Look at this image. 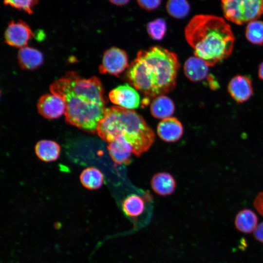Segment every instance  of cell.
Instances as JSON below:
<instances>
[{
    "instance_id": "cell-18",
    "label": "cell",
    "mask_w": 263,
    "mask_h": 263,
    "mask_svg": "<svg viewBox=\"0 0 263 263\" xmlns=\"http://www.w3.org/2000/svg\"><path fill=\"white\" fill-rule=\"evenodd\" d=\"M35 151L38 157L44 162H51L59 157L60 147L56 142L50 140L38 141L35 146Z\"/></svg>"
},
{
    "instance_id": "cell-8",
    "label": "cell",
    "mask_w": 263,
    "mask_h": 263,
    "mask_svg": "<svg viewBox=\"0 0 263 263\" xmlns=\"http://www.w3.org/2000/svg\"><path fill=\"white\" fill-rule=\"evenodd\" d=\"M111 101L117 106L128 110L137 108L140 104V97L137 91L126 83L118 86L109 93Z\"/></svg>"
},
{
    "instance_id": "cell-24",
    "label": "cell",
    "mask_w": 263,
    "mask_h": 263,
    "mask_svg": "<svg viewBox=\"0 0 263 263\" xmlns=\"http://www.w3.org/2000/svg\"><path fill=\"white\" fill-rule=\"evenodd\" d=\"M5 5L22 10L29 14L33 13L34 6L38 3L37 0H3Z\"/></svg>"
},
{
    "instance_id": "cell-25",
    "label": "cell",
    "mask_w": 263,
    "mask_h": 263,
    "mask_svg": "<svg viewBox=\"0 0 263 263\" xmlns=\"http://www.w3.org/2000/svg\"><path fill=\"white\" fill-rule=\"evenodd\" d=\"M136 1L142 9L148 11L157 9L162 2V0H136Z\"/></svg>"
},
{
    "instance_id": "cell-11",
    "label": "cell",
    "mask_w": 263,
    "mask_h": 263,
    "mask_svg": "<svg viewBox=\"0 0 263 263\" xmlns=\"http://www.w3.org/2000/svg\"><path fill=\"white\" fill-rule=\"evenodd\" d=\"M157 132L159 136L167 142H173L179 140L183 132L181 122L175 117L163 119L157 126Z\"/></svg>"
},
{
    "instance_id": "cell-14",
    "label": "cell",
    "mask_w": 263,
    "mask_h": 263,
    "mask_svg": "<svg viewBox=\"0 0 263 263\" xmlns=\"http://www.w3.org/2000/svg\"><path fill=\"white\" fill-rule=\"evenodd\" d=\"M18 58L22 69L30 70L40 66L43 60V55L40 51L26 46L20 48Z\"/></svg>"
},
{
    "instance_id": "cell-2",
    "label": "cell",
    "mask_w": 263,
    "mask_h": 263,
    "mask_svg": "<svg viewBox=\"0 0 263 263\" xmlns=\"http://www.w3.org/2000/svg\"><path fill=\"white\" fill-rule=\"evenodd\" d=\"M179 68L175 53L154 46L138 52L126 75L131 84L149 99L164 95L174 88Z\"/></svg>"
},
{
    "instance_id": "cell-26",
    "label": "cell",
    "mask_w": 263,
    "mask_h": 263,
    "mask_svg": "<svg viewBox=\"0 0 263 263\" xmlns=\"http://www.w3.org/2000/svg\"><path fill=\"white\" fill-rule=\"evenodd\" d=\"M253 205L257 211L263 217V192L258 194L254 199Z\"/></svg>"
},
{
    "instance_id": "cell-20",
    "label": "cell",
    "mask_w": 263,
    "mask_h": 263,
    "mask_svg": "<svg viewBox=\"0 0 263 263\" xmlns=\"http://www.w3.org/2000/svg\"><path fill=\"white\" fill-rule=\"evenodd\" d=\"M80 180L85 188L90 189H95L102 185L104 176L99 169L90 167L83 170L80 174Z\"/></svg>"
},
{
    "instance_id": "cell-27",
    "label": "cell",
    "mask_w": 263,
    "mask_h": 263,
    "mask_svg": "<svg viewBox=\"0 0 263 263\" xmlns=\"http://www.w3.org/2000/svg\"><path fill=\"white\" fill-rule=\"evenodd\" d=\"M207 83L209 88L212 90H216L219 88V84L215 77L211 74H209L207 77Z\"/></svg>"
},
{
    "instance_id": "cell-30",
    "label": "cell",
    "mask_w": 263,
    "mask_h": 263,
    "mask_svg": "<svg viewBox=\"0 0 263 263\" xmlns=\"http://www.w3.org/2000/svg\"><path fill=\"white\" fill-rule=\"evenodd\" d=\"M258 76L263 80V61L259 65L258 67Z\"/></svg>"
},
{
    "instance_id": "cell-3",
    "label": "cell",
    "mask_w": 263,
    "mask_h": 263,
    "mask_svg": "<svg viewBox=\"0 0 263 263\" xmlns=\"http://www.w3.org/2000/svg\"><path fill=\"white\" fill-rule=\"evenodd\" d=\"M185 37L195 56L213 66L232 54L235 37L223 18L211 15H196L185 29Z\"/></svg>"
},
{
    "instance_id": "cell-4",
    "label": "cell",
    "mask_w": 263,
    "mask_h": 263,
    "mask_svg": "<svg viewBox=\"0 0 263 263\" xmlns=\"http://www.w3.org/2000/svg\"><path fill=\"white\" fill-rule=\"evenodd\" d=\"M96 132L109 143L123 136L131 145L133 153L137 156L148 150L155 139L152 130L141 115L133 110L117 106L106 108Z\"/></svg>"
},
{
    "instance_id": "cell-17",
    "label": "cell",
    "mask_w": 263,
    "mask_h": 263,
    "mask_svg": "<svg viewBox=\"0 0 263 263\" xmlns=\"http://www.w3.org/2000/svg\"><path fill=\"white\" fill-rule=\"evenodd\" d=\"M122 209L126 216L136 221L145 211V201L138 195H129L123 201Z\"/></svg>"
},
{
    "instance_id": "cell-31",
    "label": "cell",
    "mask_w": 263,
    "mask_h": 263,
    "mask_svg": "<svg viewBox=\"0 0 263 263\" xmlns=\"http://www.w3.org/2000/svg\"></svg>"
},
{
    "instance_id": "cell-29",
    "label": "cell",
    "mask_w": 263,
    "mask_h": 263,
    "mask_svg": "<svg viewBox=\"0 0 263 263\" xmlns=\"http://www.w3.org/2000/svg\"><path fill=\"white\" fill-rule=\"evenodd\" d=\"M112 4L122 6L126 5L129 3L130 0H109Z\"/></svg>"
},
{
    "instance_id": "cell-7",
    "label": "cell",
    "mask_w": 263,
    "mask_h": 263,
    "mask_svg": "<svg viewBox=\"0 0 263 263\" xmlns=\"http://www.w3.org/2000/svg\"><path fill=\"white\" fill-rule=\"evenodd\" d=\"M33 36L29 25L20 20L9 22L4 33L5 41L8 45L20 48L25 47Z\"/></svg>"
},
{
    "instance_id": "cell-21",
    "label": "cell",
    "mask_w": 263,
    "mask_h": 263,
    "mask_svg": "<svg viewBox=\"0 0 263 263\" xmlns=\"http://www.w3.org/2000/svg\"><path fill=\"white\" fill-rule=\"evenodd\" d=\"M166 8L169 15L177 19L186 18L190 10V5L187 0H168Z\"/></svg>"
},
{
    "instance_id": "cell-1",
    "label": "cell",
    "mask_w": 263,
    "mask_h": 263,
    "mask_svg": "<svg viewBox=\"0 0 263 263\" xmlns=\"http://www.w3.org/2000/svg\"><path fill=\"white\" fill-rule=\"evenodd\" d=\"M50 90L64 101L68 123L86 132H96L106 109L103 87L98 77L84 78L75 72H68L52 83Z\"/></svg>"
},
{
    "instance_id": "cell-16",
    "label": "cell",
    "mask_w": 263,
    "mask_h": 263,
    "mask_svg": "<svg viewBox=\"0 0 263 263\" xmlns=\"http://www.w3.org/2000/svg\"><path fill=\"white\" fill-rule=\"evenodd\" d=\"M151 185L154 191L162 196L171 194L176 187V182L173 176L165 172L155 174L152 177Z\"/></svg>"
},
{
    "instance_id": "cell-5",
    "label": "cell",
    "mask_w": 263,
    "mask_h": 263,
    "mask_svg": "<svg viewBox=\"0 0 263 263\" xmlns=\"http://www.w3.org/2000/svg\"><path fill=\"white\" fill-rule=\"evenodd\" d=\"M221 5L225 18L238 25L257 20L263 14V0H221Z\"/></svg>"
},
{
    "instance_id": "cell-22",
    "label": "cell",
    "mask_w": 263,
    "mask_h": 263,
    "mask_svg": "<svg viewBox=\"0 0 263 263\" xmlns=\"http://www.w3.org/2000/svg\"><path fill=\"white\" fill-rule=\"evenodd\" d=\"M245 37L255 45L263 44V21L255 20L248 22L245 29Z\"/></svg>"
},
{
    "instance_id": "cell-6",
    "label": "cell",
    "mask_w": 263,
    "mask_h": 263,
    "mask_svg": "<svg viewBox=\"0 0 263 263\" xmlns=\"http://www.w3.org/2000/svg\"><path fill=\"white\" fill-rule=\"evenodd\" d=\"M128 66L126 53L122 49L113 47L104 52L102 63L99 66V71L102 74L117 76Z\"/></svg>"
},
{
    "instance_id": "cell-13",
    "label": "cell",
    "mask_w": 263,
    "mask_h": 263,
    "mask_svg": "<svg viewBox=\"0 0 263 263\" xmlns=\"http://www.w3.org/2000/svg\"><path fill=\"white\" fill-rule=\"evenodd\" d=\"M184 72L190 81L199 82L208 75V66L200 58L196 56H191L185 62Z\"/></svg>"
},
{
    "instance_id": "cell-9",
    "label": "cell",
    "mask_w": 263,
    "mask_h": 263,
    "mask_svg": "<svg viewBox=\"0 0 263 263\" xmlns=\"http://www.w3.org/2000/svg\"><path fill=\"white\" fill-rule=\"evenodd\" d=\"M227 91L237 103L244 102L249 99L253 94L251 79L246 75H235L228 84Z\"/></svg>"
},
{
    "instance_id": "cell-12",
    "label": "cell",
    "mask_w": 263,
    "mask_h": 263,
    "mask_svg": "<svg viewBox=\"0 0 263 263\" xmlns=\"http://www.w3.org/2000/svg\"><path fill=\"white\" fill-rule=\"evenodd\" d=\"M110 155L118 164H128L131 162L133 150L130 143L123 136H120L109 143L108 146Z\"/></svg>"
},
{
    "instance_id": "cell-23",
    "label": "cell",
    "mask_w": 263,
    "mask_h": 263,
    "mask_svg": "<svg viewBox=\"0 0 263 263\" xmlns=\"http://www.w3.org/2000/svg\"><path fill=\"white\" fill-rule=\"evenodd\" d=\"M167 30L166 21L162 18L150 21L147 25V30L149 35L155 40H162L166 33Z\"/></svg>"
},
{
    "instance_id": "cell-28",
    "label": "cell",
    "mask_w": 263,
    "mask_h": 263,
    "mask_svg": "<svg viewBox=\"0 0 263 263\" xmlns=\"http://www.w3.org/2000/svg\"><path fill=\"white\" fill-rule=\"evenodd\" d=\"M254 237L257 241L263 244V222L260 223L255 229Z\"/></svg>"
},
{
    "instance_id": "cell-15",
    "label": "cell",
    "mask_w": 263,
    "mask_h": 263,
    "mask_svg": "<svg viewBox=\"0 0 263 263\" xmlns=\"http://www.w3.org/2000/svg\"><path fill=\"white\" fill-rule=\"evenodd\" d=\"M152 115L157 119H165L170 117L175 110L173 101L164 95L158 96L153 100L150 107Z\"/></svg>"
},
{
    "instance_id": "cell-19",
    "label": "cell",
    "mask_w": 263,
    "mask_h": 263,
    "mask_svg": "<svg viewBox=\"0 0 263 263\" xmlns=\"http://www.w3.org/2000/svg\"><path fill=\"white\" fill-rule=\"evenodd\" d=\"M258 218L251 210L245 208L240 210L235 219V225L240 232L250 233L257 227Z\"/></svg>"
},
{
    "instance_id": "cell-10",
    "label": "cell",
    "mask_w": 263,
    "mask_h": 263,
    "mask_svg": "<svg viewBox=\"0 0 263 263\" xmlns=\"http://www.w3.org/2000/svg\"><path fill=\"white\" fill-rule=\"evenodd\" d=\"M37 107L39 113L46 118H57L65 113V104L59 96L45 94L39 98Z\"/></svg>"
}]
</instances>
